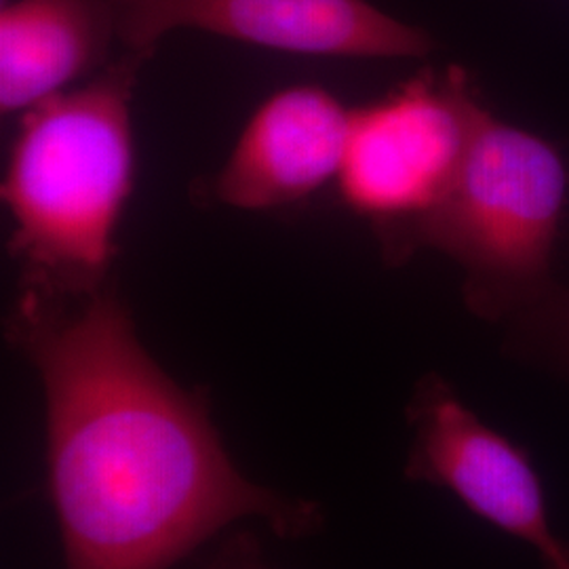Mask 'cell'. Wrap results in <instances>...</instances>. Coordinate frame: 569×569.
<instances>
[{
    "instance_id": "6da1fadb",
    "label": "cell",
    "mask_w": 569,
    "mask_h": 569,
    "mask_svg": "<svg viewBox=\"0 0 569 569\" xmlns=\"http://www.w3.org/2000/svg\"><path fill=\"white\" fill-rule=\"evenodd\" d=\"M4 336L41 382L63 569H171L247 519L281 540L326 528L319 502L234 465L207 390L154 361L114 284L81 298L21 289Z\"/></svg>"
},
{
    "instance_id": "7a4b0ae2",
    "label": "cell",
    "mask_w": 569,
    "mask_h": 569,
    "mask_svg": "<svg viewBox=\"0 0 569 569\" xmlns=\"http://www.w3.org/2000/svg\"><path fill=\"white\" fill-rule=\"evenodd\" d=\"M148 60L124 51L96 77L23 112L0 190L21 289L81 298L110 283L133 183L131 98Z\"/></svg>"
},
{
    "instance_id": "3957f363",
    "label": "cell",
    "mask_w": 569,
    "mask_h": 569,
    "mask_svg": "<svg viewBox=\"0 0 569 569\" xmlns=\"http://www.w3.org/2000/svg\"><path fill=\"white\" fill-rule=\"evenodd\" d=\"M568 186V169L549 142L477 102L467 157L448 194L418 220L378 237L390 262L418 249L453 260L477 317L529 312L555 289L550 260Z\"/></svg>"
},
{
    "instance_id": "277c9868",
    "label": "cell",
    "mask_w": 569,
    "mask_h": 569,
    "mask_svg": "<svg viewBox=\"0 0 569 569\" xmlns=\"http://www.w3.org/2000/svg\"><path fill=\"white\" fill-rule=\"evenodd\" d=\"M477 102L470 77L451 66L352 110L338 176L345 203L376 232L441 203L465 163Z\"/></svg>"
},
{
    "instance_id": "5b68a950",
    "label": "cell",
    "mask_w": 569,
    "mask_h": 569,
    "mask_svg": "<svg viewBox=\"0 0 569 569\" xmlns=\"http://www.w3.org/2000/svg\"><path fill=\"white\" fill-rule=\"evenodd\" d=\"M124 51L154 56L173 30H201L274 51L411 60L435 51L432 37L367 0H110Z\"/></svg>"
},
{
    "instance_id": "8992f818",
    "label": "cell",
    "mask_w": 569,
    "mask_h": 569,
    "mask_svg": "<svg viewBox=\"0 0 569 569\" xmlns=\"http://www.w3.org/2000/svg\"><path fill=\"white\" fill-rule=\"evenodd\" d=\"M407 425L409 481L448 489L477 517L528 542L547 569H569V542L550 528L528 453L481 422L441 376L428 373L416 385Z\"/></svg>"
},
{
    "instance_id": "52a82bcc",
    "label": "cell",
    "mask_w": 569,
    "mask_h": 569,
    "mask_svg": "<svg viewBox=\"0 0 569 569\" xmlns=\"http://www.w3.org/2000/svg\"><path fill=\"white\" fill-rule=\"evenodd\" d=\"M350 112L321 87L277 91L244 124L216 173L213 199L234 209L266 211L302 201L338 180Z\"/></svg>"
},
{
    "instance_id": "ba28073f",
    "label": "cell",
    "mask_w": 569,
    "mask_h": 569,
    "mask_svg": "<svg viewBox=\"0 0 569 569\" xmlns=\"http://www.w3.org/2000/svg\"><path fill=\"white\" fill-rule=\"evenodd\" d=\"M110 0H11L0 9V110L26 112L110 63Z\"/></svg>"
},
{
    "instance_id": "9c48e42d",
    "label": "cell",
    "mask_w": 569,
    "mask_h": 569,
    "mask_svg": "<svg viewBox=\"0 0 569 569\" xmlns=\"http://www.w3.org/2000/svg\"><path fill=\"white\" fill-rule=\"evenodd\" d=\"M203 569H274L253 531H230Z\"/></svg>"
},
{
    "instance_id": "30bf717a",
    "label": "cell",
    "mask_w": 569,
    "mask_h": 569,
    "mask_svg": "<svg viewBox=\"0 0 569 569\" xmlns=\"http://www.w3.org/2000/svg\"><path fill=\"white\" fill-rule=\"evenodd\" d=\"M536 323L545 331L552 346V355L569 371V291L557 293L552 289L549 298L529 310Z\"/></svg>"
}]
</instances>
